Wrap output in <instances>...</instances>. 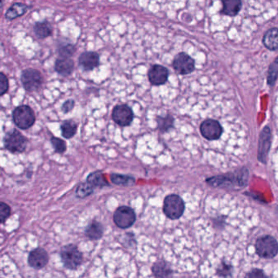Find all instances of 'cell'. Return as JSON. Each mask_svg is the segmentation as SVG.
I'll use <instances>...</instances> for the list:
<instances>
[{
    "label": "cell",
    "instance_id": "12",
    "mask_svg": "<svg viewBox=\"0 0 278 278\" xmlns=\"http://www.w3.org/2000/svg\"><path fill=\"white\" fill-rule=\"evenodd\" d=\"M200 131L202 136L208 140H218L223 133V128L221 123L215 119L203 121L200 126Z\"/></svg>",
    "mask_w": 278,
    "mask_h": 278
},
{
    "label": "cell",
    "instance_id": "30",
    "mask_svg": "<svg viewBox=\"0 0 278 278\" xmlns=\"http://www.w3.org/2000/svg\"><path fill=\"white\" fill-rule=\"evenodd\" d=\"M51 144L53 145V149L56 153L63 154L67 150V144L62 139L58 138L56 136H52L51 138Z\"/></svg>",
    "mask_w": 278,
    "mask_h": 278
},
{
    "label": "cell",
    "instance_id": "1",
    "mask_svg": "<svg viewBox=\"0 0 278 278\" xmlns=\"http://www.w3.org/2000/svg\"><path fill=\"white\" fill-rule=\"evenodd\" d=\"M249 171L243 167L234 172L227 173L226 175H216L206 179V182L211 186L216 187H237L243 188L248 183Z\"/></svg>",
    "mask_w": 278,
    "mask_h": 278
},
{
    "label": "cell",
    "instance_id": "24",
    "mask_svg": "<svg viewBox=\"0 0 278 278\" xmlns=\"http://www.w3.org/2000/svg\"><path fill=\"white\" fill-rule=\"evenodd\" d=\"M78 122L74 120L68 119L63 121L60 124V131L63 137L65 139H71L75 136L78 131Z\"/></svg>",
    "mask_w": 278,
    "mask_h": 278
},
{
    "label": "cell",
    "instance_id": "9",
    "mask_svg": "<svg viewBox=\"0 0 278 278\" xmlns=\"http://www.w3.org/2000/svg\"><path fill=\"white\" fill-rule=\"evenodd\" d=\"M112 119L119 126H129L133 122V111L130 106L125 104L117 105L112 111Z\"/></svg>",
    "mask_w": 278,
    "mask_h": 278
},
{
    "label": "cell",
    "instance_id": "21",
    "mask_svg": "<svg viewBox=\"0 0 278 278\" xmlns=\"http://www.w3.org/2000/svg\"><path fill=\"white\" fill-rule=\"evenodd\" d=\"M223 8L222 13L227 16H236L239 13L242 7L241 0H221Z\"/></svg>",
    "mask_w": 278,
    "mask_h": 278
},
{
    "label": "cell",
    "instance_id": "8",
    "mask_svg": "<svg viewBox=\"0 0 278 278\" xmlns=\"http://www.w3.org/2000/svg\"><path fill=\"white\" fill-rule=\"evenodd\" d=\"M21 81L25 91L29 92H36L41 88L44 78L41 73L35 69H26L22 71Z\"/></svg>",
    "mask_w": 278,
    "mask_h": 278
},
{
    "label": "cell",
    "instance_id": "36",
    "mask_svg": "<svg viewBox=\"0 0 278 278\" xmlns=\"http://www.w3.org/2000/svg\"><path fill=\"white\" fill-rule=\"evenodd\" d=\"M246 278H265L266 275H265V273L260 270V269H252L249 274H246Z\"/></svg>",
    "mask_w": 278,
    "mask_h": 278
},
{
    "label": "cell",
    "instance_id": "7",
    "mask_svg": "<svg viewBox=\"0 0 278 278\" xmlns=\"http://www.w3.org/2000/svg\"><path fill=\"white\" fill-rule=\"evenodd\" d=\"M113 219V222L117 227L126 229L136 223V214L131 207L121 206L115 211Z\"/></svg>",
    "mask_w": 278,
    "mask_h": 278
},
{
    "label": "cell",
    "instance_id": "23",
    "mask_svg": "<svg viewBox=\"0 0 278 278\" xmlns=\"http://www.w3.org/2000/svg\"><path fill=\"white\" fill-rule=\"evenodd\" d=\"M157 128L161 133H167L170 130L174 128L175 124V118L172 115L167 114L165 117L158 116L156 117Z\"/></svg>",
    "mask_w": 278,
    "mask_h": 278
},
{
    "label": "cell",
    "instance_id": "16",
    "mask_svg": "<svg viewBox=\"0 0 278 278\" xmlns=\"http://www.w3.org/2000/svg\"><path fill=\"white\" fill-rule=\"evenodd\" d=\"M152 273L155 278H170L173 276L174 271L169 263L164 260H159L152 266Z\"/></svg>",
    "mask_w": 278,
    "mask_h": 278
},
{
    "label": "cell",
    "instance_id": "14",
    "mask_svg": "<svg viewBox=\"0 0 278 278\" xmlns=\"http://www.w3.org/2000/svg\"><path fill=\"white\" fill-rule=\"evenodd\" d=\"M168 77V69L161 64H154L148 71V78L152 85H164L167 82Z\"/></svg>",
    "mask_w": 278,
    "mask_h": 278
},
{
    "label": "cell",
    "instance_id": "5",
    "mask_svg": "<svg viewBox=\"0 0 278 278\" xmlns=\"http://www.w3.org/2000/svg\"><path fill=\"white\" fill-rule=\"evenodd\" d=\"M185 204L183 199L176 194H170L166 197L163 211L165 216L170 220L175 221L184 214Z\"/></svg>",
    "mask_w": 278,
    "mask_h": 278
},
{
    "label": "cell",
    "instance_id": "22",
    "mask_svg": "<svg viewBox=\"0 0 278 278\" xmlns=\"http://www.w3.org/2000/svg\"><path fill=\"white\" fill-rule=\"evenodd\" d=\"M87 181L95 189H97V188L102 189L104 187L111 186L110 182L107 180L103 173L100 171V170H97V171H94V172L89 174L88 176L87 177Z\"/></svg>",
    "mask_w": 278,
    "mask_h": 278
},
{
    "label": "cell",
    "instance_id": "10",
    "mask_svg": "<svg viewBox=\"0 0 278 278\" xmlns=\"http://www.w3.org/2000/svg\"><path fill=\"white\" fill-rule=\"evenodd\" d=\"M172 65L178 74L186 75L194 71L195 60L187 53H179L174 58Z\"/></svg>",
    "mask_w": 278,
    "mask_h": 278
},
{
    "label": "cell",
    "instance_id": "15",
    "mask_svg": "<svg viewBox=\"0 0 278 278\" xmlns=\"http://www.w3.org/2000/svg\"><path fill=\"white\" fill-rule=\"evenodd\" d=\"M100 64L99 55L95 52H86L79 56L78 64L84 71H92Z\"/></svg>",
    "mask_w": 278,
    "mask_h": 278
},
{
    "label": "cell",
    "instance_id": "17",
    "mask_svg": "<svg viewBox=\"0 0 278 278\" xmlns=\"http://www.w3.org/2000/svg\"><path fill=\"white\" fill-rule=\"evenodd\" d=\"M74 69V60L70 58H59L56 60L55 70L56 73L63 76L68 77L73 73Z\"/></svg>",
    "mask_w": 278,
    "mask_h": 278
},
{
    "label": "cell",
    "instance_id": "29",
    "mask_svg": "<svg viewBox=\"0 0 278 278\" xmlns=\"http://www.w3.org/2000/svg\"><path fill=\"white\" fill-rule=\"evenodd\" d=\"M278 78V56L269 65L268 74H267V83L269 86H274Z\"/></svg>",
    "mask_w": 278,
    "mask_h": 278
},
{
    "label": "cell",
    "instance_id": "18",
    "mask_svg": "<svg viewBox=\"0 0 278 278\" xmlns=\"http://www.w3.org/2000/svg\"><path fill=\"white\" fill-rule=\"evenodd\" d=\"M105 227L99 221H92L85 229L86 237L92 241H97L103 237Z\"/></svg>",
    "mask_w": 278,
    "mask_h": 278
},
{
    "label": "cell",
    "instance_id": "33",
    "mask_svg": "<svg viewBox=\"0 0 278 278\" xmlns=\"http://www.w3.org/2000/svg\"><path fill=\"white\" fill-rule=\"evenodd\" d=\"M122 243L126 247H132L136 245V237L133 232H126V234L122 236Z\"/></svg>",
    "mask_w": 278,
    "mask_h": 278
},
{
    "label": "cell",
    "instance_id": "20",
    "mask_svg": "<svg viewBox=\"0 0 278 278\" xmlns=\"http://www.w3.org/2000/svg\"><path fill=\"white\" fill-rule=\"evenodd\" d=\"M29 9H30V7L25 3L16 2L7 10V12L5 13V17L8 21H12V20L18 18L20 16H23L24 14L26 13Z\"/></svg>",
    "mask_w": 278,
    "mask_h": 278
},
{
    "label": "cell",
    "instance_id": "3",
    "mask_svg": "<svg viewBox=\"0 0 278 278\" xmlns=\"http://www.w3.org/2000/svg\"><path fill=\"white\" fill-rule=\"evenodd\" d=\"M12 121L21 130H28L36 121L35 113L30 106L21 105L15 108L12 113Z\"/></svg>",
    "mask_w": 278,
    "mask_h": 278
},
{
    "label": "cell",
    "instance_id": "35",
    "mask_svg": "<svg viewBox=\"0 0 278 278\" xmlns=\"http://www.w3.org/2000/svg\"><path fill=\"white\" fill-rule=\"evenodd\" d=\"M74 106H75V101L74 100H67V101H64L62 106H61V111L64 113H69V112H71L73 111Z\"/></svg>",
    "mask_w": 278,
    "mask_h": 278
},
{
    "label": "cell",
    "instance_id": "27",
    "mask_svg": "<svg viewBox=\"0 0 278 278\" xmlns=\"http://www.w3.org/2000/svg\"><path fill=\"white\" fill-rule=\"evenodd\" d=\"M95 189L87 180L81 182L76 188L75 195L79 199H84L94 193Z\"/></svg>",
    "mask_w": 278,
    "mask_h": 278
},
{
    "label": "cell",
    "instance_id": "25",
    "mask_svg": "<svg viewBox=\"0 0 278 278\" xmlns=\"http://www.w3.org/2000/svg\"><path fill=\"white\" fill-rule=\"evenodd\" d=\"M111 180L112 184L122 187H131L136 183L135 177L131 176V175L117 174V173L111 174Z\"/></svg>",
    "mask_w": 278,
    "mask_h": 278
},
{
    "label": "cell",
    "instance_id": "37",
    "mask_svg": "<svg viewBox=\"0 0 278 278\" xmlns=\"http://www.w3.org/2000/svg\"><path fill=\"white\" fill-rule=\"evenodd\" d=\"M224 217L223 216H220L218 218L214 219L213 220V222H214V225L215 227H218L220 228V227H223V226L222 224H221V222H225V220H224Z\"/></svg>",
    "mask_w": 278,
    "mask_h": 278
},
{
    "label": "cell",
    "instance_id": "31",
    "mask_svg": "<svg viewBox=\"0 0 278 278\" xmlns=\"http://www.w3.org/2000/svg\"><path fill=\"white\" fill-rule=\"evenodd\" d=\"M12 215V209L9 205L6 202H0V222L2 224L7 221V219L9 218Z\"/></svg>",
    "mask_w": 278,
    "mask_h": 278
},
{
    "label": "cell",
    "instance_id": "28",
    "mask_svg": "<svg viewBox=\"0 0 278 278\" xmlns=\"http://www.w3.org/2000/svg\"><path fill=\"white\" fill-rule=\"evenodd\" d=\"M76 52V47L71 43H61L57 47V53L61 58H70Z\"/></svg>",
    "mask_w": 278,
    "mask_h": 278
},
{
    "label": "cell",
    "instance_id": "19",
    "mask_svg": "<svg viewBox=\"0 0 278 278\" xmlns=\"http://www.w3.org/2000/svg\"><path fill=\"white\" fill-rule=\"evenodd\" d=\"M263 44L269 51L278 50V29L272 28L265 33L263 37Z\"/></svg>",
    "mask_w": 278,
    "mask_h": 278
},
{
    "label": "cell",
    "instance_id": "26",
    "mask_svg": "<svg viewBox=\"0 0 278 278\" xmlns=\"http://www.w3.org/2000/svg\"><path fill=\"white\" fill-rule=\"evenodd\" d=\"M34 31L39 39H44L49 37L53 34V27L49 21H44L37 22L34 26Z\"/></svg>",
    "mask_w": 278,
    "mask_h": 278
},
{
    "label": "cell",
    "instance_id": "13",
    "mask_svg": "<svg viewBox=\"0 0 278 278\" xmlns=\"http://www.w3.org/2000/svg\"><path fill=\"white\" fill-rule=\"evenodd\" d=\"M28 265L35 269H44L49 262V253L41 247L34 249L28 255Z\"/></svg>",
    "mask_w": 278,
    "mask_h": 278
},
{
    "label": "cell",
    "instance_id": "32",
    "mask_svg": "<svg viewBox=\"0 0 278 278\" xmlns=\"http://www.w3.org/2000/svg\"><path fill=\"white\" fill-rule=\"evenodd\" d=\"M232 265L227 264L225 261H223L221 265H219L216 272H217L219 277L227 278V277H232Z\"/></svg>",
    "mask_w": 278,
    "mask_h": 278
},
{
    "label": "cell",
    "instance_id": "4",
    "mask_svg": "<svg viewBox=\"0 0 278 278\" xmlns=\"http://www.w3.org/2000/svg\"><path fill=\"white\" fill-rule=\"evenodd\" d=\"M29 140L16 129L8 131L3 139V145L6 150L12 154H21L27 149Z\"/></svg>",
    "mask_w": 278,
    "mask_h": 278
},
{
    "label": "cell",
    "instance_id": "2",
    "mask_svg": "<svg viewBox=\"0 0 278 278\" xmlns=\"http://www.w3.org/2000/svg\"><path fill=\"white\" fill-rule=\"evenodd\" d=\"M60 260L63 266L69 270H77L83 262V253L74 244H67L60 250Z\"/></svg>",
    "mask_w": 278,
    "mask_h": 278
},
{
    "label": "cell",
    "instance_id": "34",
    "mask_svg": "<svg viewBox=\"0 0 278 278\" xmlns=\"http://www.w3.org/2000/svg\"><path fill=\"white\" fill-rule=\"evenodd\" d=\"M9 89V82L7 76L3 73H0V95L3 96L8 92Z\"/></svg>",
    "mask_w": 278,
    "mask_h": 278
},
{
    "label": "cell",
    "instance_id": "6",
    "mask_svg": "<svg viewBox=\"0 0 278 278\" xmlns=\"http://www.w3.org/2000/svg\"><path fill=\"white\" fill-rule=\"evenodd\" d=\"M255 251L260 257L273 259L278 255V242L270 235L263 236L256 241Z\"/></svg>",
    "mask_w": 278,
    "mask_h": 278
},
{
    "label": "cell",
    "instance_id": "11",
    "mask_svg": "<svg viewBox=\"0 0 278 278\" xmlns=\"http://www.w3.org/2000/svg\"><path fill=\"white\" fill-rule=\"evenodd\" d=\"M271 130L269 126H265L260 135L257 155L258 160L264 164H266L269 156V150L271 147Z\"/></svg>",
    "mask_w": 278,
    "mask_h": 278
}]
</instances>
